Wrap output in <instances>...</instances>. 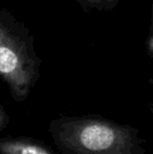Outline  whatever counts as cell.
<instances>
[{"mask_svg": "<svg viewBox=\"0 0 153 154\" xmlns=\"http://www.w3.org/2000/svg\"><path fill=\"white\" fill-rule=\"evenodd\" d=\"M148 51H149L150 55L153 56V36L150 38L149 42H148Z\"/></svg>", "mask_w": 153, "mask_h": 154, "instance_id": "obj_6", "label": "cell"}, {"mask_svg": "<svg viewBox=\"0 0 153 154\" xmlns=\"http://www.w3.org/2000/svg\"><path fill=\"white\" fill-rule=\"evenodd\" d=\"M48 133L60 154H147L139 129L99 114H61Z\"/></svg>", "mask_w": 153, "mask_h": 154, "instance_id": "obj_1", "label": "cell"}, {"mask_svg": "<svg viewBox=\"0 0 153 154\" xmlns=\"http://www.w3.org/2000/svg\"><path fill=\"white\" fill-rule=\"evenodd\" d=\"M0 17V78L8 85L13 100L24 102L39 78L40 60L24 36Z\"/></svg>", "mask_w": 153, "mask_h": 154, "instance_id": "obj_2", "label": "cell"}, {"mask_svg": "<svg viewBox=\"0 0 153 154\" xmlns=\"http://www.w3.org/2000/svg\"><path fill=\"white\" fill-rule=\"evenodd\" d=\"M149 109H150V111H151L152 113H153V102L149 105Z\"/></svg>", "mask_w": 153, "mask_h": 154, "instance_id": "obj_7", "label": "cell"}, {"mask_svg": "<svg viewBox=\"0 0 153 154\" xmlns=\"http://www.w3.org/2000/svg\"><path fill=\"white\" fill-rule=\"evenodd\" d=\"M0 154H60L37 138L29 136L0 137Z\"/></svg>", "mask_w": 153, "mask_h": 154, "instance_id": "obj_3", "label": "cell"}, {"mask_svg": "<svg viewBox=\"0 0 153 154\" xmlns=\"http://www.w3.org/2000/svg\"><path fill=\"white\" fill-rule=\"evenodd\" d=\"M152 19H153V18H152ZM152 25H153V22H152Z\"/></svg>", "mask_w": 153, "mask_h": 154, "instance_id": "obj_8", "label": "cell"}, {"mask_svg": "<svg viewBox=\"0 0 153 154\" xmlns=\"http://www.w3.org/2000/svg\"><path fill=\"white\" fill-rule=\"evenodd\" d=\"M8 123H10V116H8V112L5 111L3 105L0 102V133L8 125Z\"/></svg>", "mask_w": 153, "mask_h": 154, "instance_id": "obj_5", "label": "cell"}, {"mask_svg": "<svg viewBox=\"0 0 153 154\" xmlns=\"http://www.w3.org/2000/svg\"><path fill=\"white\" fill-rule=\"evenodd\" d=\"M86 4L93 8H111V5H115L118 0H84Z\"/></svg>", "mask_w": 153, "mask_h": 154, "instance_id": "obj_4", "label": "cell"}]
</instances>
